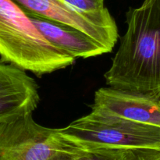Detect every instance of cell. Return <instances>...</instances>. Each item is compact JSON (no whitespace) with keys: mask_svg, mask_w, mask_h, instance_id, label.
Wrapping results in <instances>:
<instances>
[{"mask_svg":"<svg viewBox=\"0 0 160 160\" xmlns=\"http://www.w3.org/2000/svg\"><path fill=\"white\" fill-rule=\"evenodd\" d=\"M1 61L36 75L51 73L75 59L48 42L12 0H0Z\"/></svg>","mask_w":160,"mask_h":160,"instance_id":"obj_2","label":"cell"},{"mask_svg":"<svg viewBox=\"0 0 160 160\" xmlns=\"http://www.w3.org/2000/svg\"><path fill=\"white\" fill-rule=\"evenodd\" d=\"M39 101L35 81L25 70L0 61V117L33 112Z\"/></svg>","mask_w":160,"mask_h":160,"instance_id":"obj_7","label":"cell"},{"mask_svg":"<svg viewBox=\"0 0 160 160\" xmlns=\"http://www.w3.org/2000/svg\"><path fill=\"white\" fill-rule=\"evenodd\" d=\"M159 104H160V98H159Z\"/></svg>","mask_w":160,"mask_h":160,"instance_id":"obj_13","label":"cell"},{"mask_svg":"<svg viewBox=\"0 0 160 160\" xmlns=\"http://www.w3.org/2000/svg\"><path fill=\"white\" fill-rule=\"evenodd\" d=\"M56 131L81 149L160 147L159 127L138 123L97 109H92L90 113Z\"/></svg>","mask_w":160,"mask_h":160,"instance_id":"obj_3","label":"cell"},{"mask_svg":"<svg viewBox=\"0 0 160 160\" xmlns=\"http://www.w3.org/2000/svg\"><path fill=\"white\" fill-rule=\"evenodd\" d=\"M77 147L71 151L60 152L53 155L45 160H78L77 159Z\"/></svg>","mask_w":160,"mask_h":160,"instance_id":"obj_12","label":"cell"},{"mask_svg":"<svg viewBox=\"0 0 160 160\" xmlns=\"http://www.w3.org/2000/svg\"><path fill=\"white\" fill-rule=\"evenodd\" d=\"M26 13L40 16L68 25L88 35L111 52L119 37L114 21H106L81 13L62 0H12Z\"/></svg>","mask_w":160,"mask_h":160,"instance_id":"obj_5","label":"cell"},{"mask_svg":"<svg viewBox=\"0 0 160 160\" xmlns=\"http://www.w3.org/2000/svg\"><path fill=\"white\" fill-rule=\"evenodd\" d=\"M128 28L104 74L109 87L160 98V0L126 13Z\"/></svg>","mask_w":160,"mask_h":160,"instance_id":"obj_1","label":"cell"},{"mask_svg":"<svg viewBox=\"0 0 160 160\" xmlns=\"http://www.w3.org/2000/svg\"><path fill=\"white\" fill-rule=\"evenodd\" d=\"M33 112L0 117V160H45L74 146L56 129L36 123Z\"/></svg>","mask_w":160,"mask_h":160,"instance_id":"obj_4","label":"cell"},{"mask_svg":"<svg viewBox=\"0 0 160 160\" xmlns=\"http://www.w3.org/2000/svg\"><path fill=\"white\" fill-rule=\"evenodd\" d=\"M81 13L106 21H114L105 0H62Z\"/></svg>","mask_w":160,"mask_h":160,"instance_id":"obj_9","label":"cell"},{"mask_svg":"<svg viewBox=\"0 0 160 160\" xmlns=\"http://www.w3.org/2000/svg\"><path fill=\"white\" fill-rule=\"evenodd\" d=\"M131 160H160V147L131 149Z\"/></svg>","mask_w":160,"mask_h":160,"instance_id":"obj_11","label":"cell"},{"mask_svg":"<svg viewBox=\"0 0 160 160\" xmlns=\"http://www.w3.org/2000/svg\"><path fill=\"white\" fill-rule=\"evenodd\" d=\"M27 14L38 31L48 42L75 59L95 57L109 52L106 47L75 28L40 16Z\"/></svg>","mask_w":160,"mask_h":160,"instance_id":"obj_8","label":"cell"},{"mask_svg":"<svg viewBox=\"0 0 160 160\" xmlns=\"http://www.w3.org/2000/svg\"><path fill=\"white\" fill-rule=\"evenodd\" d=\"M76 155L78 160H131V149L123 148H77Z\"/></svg>","mask_w":160,"mask_h":160,"instance_id":"obj_10","label":"cell"},{"mask_svg":"<svg viewBox=\"0 0 160 160\" xmlns=\"http://www.w3.org/2000/svg\"><path fill=\"white\" fill-rule=\"evenodd\" d=\"M92 109L160 128L159 100L142 94L111 87L101 88L95 92Z\"/></svg>","mask_w":160,"mask_h":160,"instance_id":"obj_6","label":"cell"}]
</instances>
